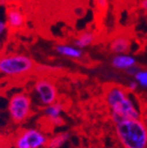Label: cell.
Segmentation results:
<instances>
[{
	"label": "cell",
	"mask_w": 147,
	"mask_h": 148,
	"mask_svg": "<svg viewBox=\"0 0 147 148\" xmlns=\"http://www.w3.org/2000/svg\"><path fill=\"white\" fill-rule=\"evenodd\" d=\"M105 100L114 123L122 119H140L141 112L129 95L127 90L118 85L106 87Z\"/></svg>",
	"instance_id": "1"
},
{
	"label": "cell",
	"mask_w": 147,
	"mask_h": 148,
	"mask_svg": "<svg viewBox=\"0 0 147 148\" xmlns=\"http://www.w3.org/2000/svg\"><path fill=\"white\" fill-rule=\"evenodd\" d=\"M116 136L124 148H147V128L140 119H122L115 123Z\"/></svg>",
	"instance_id": "2"
},
{
	"label": "cell",
	"mask_w": 147,
	"mask_h": 148,
	"mask_svg": "<svg viewBox=\"0 0 147 148\" xmlns=\"http://www.w3.org/2000/svg\"><path fill=\"white\" fill-rule=\"evenodd\" d=\"M34 68V61L24 54H9L0 57V74L8 78L26 77Z\"/></svg>",
	"instance_id": "3"
},
{
	"label": "cell",
	"mask_w": 147,
	"mask_h": 148,
	"mask_svg": "<svg viewBox=\"0 0 147 148\" xmlns=\"http://www.w3.org/2000/svg\"><path fill=\"white\" fill-rule=\"evenodd\" d=\"M8 113L15 124L24 123L32 114V99L25 92L13 94L8 101Z\"/></svg>",
	"instance_id": "4"
},
{
	"label": "cell",
	"mask_w": 147,
	"mask_h": 148,
	"mask_svg": "<svg viewBox=\"0 0 147 148\" xmlns=\"http://www.w3.org/2000/svg\"><path fill=\"white\" fill-rule=\"evenodd\" d=\"M48 137L39 129L29 128L21 130L13 138L14 148H42L48 143Z\"/></svg>",
	"instance_id": "5"
},
{
	"label": "cell",
	"mask_w": 147,
	"mask_h": 148,
	"mask_svg": "<svg viewBox=\"0 0 147 148\" xmlns=\"http://www.w3.org/2000/svg\"><path fill=\"white\" fill-rule=\"evenodd\" d=\"M34 90L40 102L49 106L58 101L59 94L54 80L48 77H39L34 81Z\"/></svg>",
	"instance_id": "6"
},
{
	"label": "cell",
	"mask_w": 147,
	"mask_h": 148,
	"mask_svg": "<svg viewBox=\"0 0 147 148\" xmlns=\"http://www.w3.org/2000/svg\"><path fill=\"white\" fill-rule=\"evenodd\" d=\"M64 105L61 101H57L53 104L46 106L44 108V115L48 121L54 126H61L64 123L61 114L64 111Z\"/></svg>",
	"instance_id": "7"
},
{
	"label": "cell",
	"mask_w": 147,
	"mask_h": 148,
	"mask_svg": "<svg viewBox=\"0 0 147 148\" xmlns=\"http://www.w3.org/2000/svg\"><path fill=\"white\" fill-rule=\"evenodd\" d=\"M6 25L9 28L19 29L25 23L23 13L16 8H9L6 11Z\"/></svg>",
	"instance_id": "8"
},
{
	"label": "cell",
	"mask_w": 147,
	"mask_h": 148,
	"mask_svg": "<svg viewBox=\"0 0 147 148\" xmlns=\"http://www.w3.org/2000/svg\"><path fill=\"white\" fill-rule=\"evenodd\" d=\"M112 65L118 70H127L136 65V58L129 54H118L116 55L112 59Z\"/></svg>",
	"instance_id": "9"
},
{
	"label": "cell",
	"mask_w": 147,
	"mask_h": 148,
	"mask_svg": "<svg viewBox=\"0 0 147 148\" xmlns=\"http://www.w3.org/2000/svg\"><path fill=\"white\" fill-rule=\"evenodd\" d=\"M56 50L59 55L63 57L71 58V59H79L83 57V51L82 49L77 48L74 45H69V44H57L55 47Z\"/></svg>",
	"instance_id": "10"
},
{
	"label": "cell",
	"mask_w": 147,
	"mask_h": 148,
	"mask_svg": "<svg viewBox=\"0 0 147 148\" xmlns=\"http://www.w3.org/2000/svg\"><path fill=\"white\" fill-rule=\"evenodd\" d=\"M131 42L129 38L125 36H117L111 42H110L109 48L113 53L116 55L118 54H126L131 49Z\"/></svg>",
	"instance_id": "11"
},
{
	"label": "cell",
	"mask_w": 147,
	"mask_h": 148,
	"mask_svg": "<svg viewBox=\"0 0 147 148\" xmlns=\"http://www.w3.org/2000/svg\"><path fill=\"white\" fill-rule=\"evenodd\" d=\"M94 40H95L94 34L90 31H85L80 34L79 35H78V37L73 42V44L77 48L82 49L93 44Z\"/></svg>",
	"instance_id": "12"
},
{
	"label": "cell",
	"mask_w": 147,
	"mask_h": 148,
	"mask_svg": "<svg viewBox=\"0 0 147 148\" xmlns=\"http://www.w3.org/2000/svg\"><path fill=\"white\" fill-rule=\"evenodd\" d=\"M69 138H70V133L68 132L57 133L48 139L46 147L47 148H60L69 140Z\"/></svg>",
	"instance_id": "13"
},
{
	"label": "cell",
	"mask_w": 147,
	"mask_h": 148,
	"mask_svg": "<svg viewBox=\"0 0 147 148\" xmlns=\"http://www.w3.org/2000/svg\"><path fill=\"white\" fill-rule=\"evenodd\" d=\"M135 80L144 88H147V70H139L134 76Z\"/></svg>",
	"instance_id": "14"
},
{
	"label": "cell",
	"mask_w": 147,
	"mask_h": 148,
	"mask_svg": "<svg viewBox=\"0 0 147 148\" xmlns=\"http://www.w3.org/2000/svg\"><path fill=\"white\" fill-rule=\"evenodd\" d=\"M95 3L99 10L105 11L108 5V0H95Z\"/></svg>",
	"instance_id": "15"
},
{
	"label": "cell",
	"mask_w": 147,
	"mask_h": 148,
	"mask_svg": "<svg viewBox=\"0 0 147 148\" xmlns=\"http://www.w3.org/2000/svg\"><path fill=\"white\" fill-rule=\"evenodd\" d=\"M140 69L137 66V65H134V66H132V67H131V68H129V69H127L126 70V72H127V74H129L130 76H135L136 74H137V72L139 71Z\"/></svg>",
	"instance_id": "16"
},
{
	"label": "cell",
	"mask_w": 147,
	"mask_h": 148,
	"mask_svg": "<svg viewBox=\"0 0 147 148\" xmlns=\"http://www.w3.org/2000/svg\"><path fill=\"white\" fill-rule=\"evenodd\" d=\"M7 27H8L6 25V22L0 18V35H3L6 32Z\"/></svg>",
	"instance_id": "17"
},
{
	"label": "cell",
	"mask_w": 147,
	"mask_h": 148,
	"mask_svg": "<svg viewBox=\"0 0 147 148\" xmlns=\"http://www.w3.org/2000/svg\"><path fill=\"white\" fill-rule=\"evenodd\" d=\"M137 86H138V84L137 83L136 80L131 81V82H129V84H128V90L134 92V91H136L137 89Z\"/></svg>",
	"instance_id": "18"
},
{
	"label": "cell",
	"mask_w": 147,
	"mask_h": 148,
	"mask_svg": "<svg viewBox=\"0 0 147 148\" xmlns=\"http://www.w3.org/2000/svg\"><path fill=\"white\" fill-rule=\"evenodd\" d=\"M141 8L144 11H147V0H142L141 1Z\"/></svg>",
	"instance_id": "19"
},
{
	"label": "cell",
	"mask_w": 147,
	"mask_h": 148,
	"mask_svg": "<svg viewBox=\"0 0 147 148\" xmlns=\"http://www.w3.org/2000/svg\"><path fill=\"white\" fill-rule=\"evenodd\" d=\"M143 122H144V125L146 126V128H147V113H145L144 115V116H143V120H142Z\"/></svg>",
	"instance_id": "20"
},
{
	"label": "cell",
	"mask_w": 147,
	"mask_h": 148,
	"mask_svg": "<svg viewBox=\"0 0 147 148\" xmlns=\"http://www.w3.org/2000/svg\"><path fill=\"white\" fill-rule=\"evenodd\" d=\"M0 148H10L5 143L2 142V143H0Z\"/></svg>",
	"instance_id": "21"
},
{
	"label": "cell",
	"mask_w": 147,
	"mask_h": 148,
	"mask_svg": "<svg viewBox=\"0 0 147 148\" xmlns=\"http://www.w3.org/2000/svg\"><path fill=\"white\" fill-rule=\"evenodd\" d=\"M3 142V136L1 134V132H0V143H2Z\"/></svg>",
	"instance_id": "22"
}]
</instances>
